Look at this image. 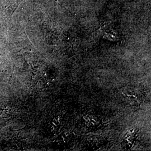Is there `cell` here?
<instances>
[{"mask_svg":"<svg viewBox=\"0 0 151 151\" xmlns=\"http://www.w3.org/2000/svg\"><path fill=\"white\" fill-rule=\"evenodd\" d=\"M84 121L87 126H96L99 124V120L95 116L89 115L84 117Z\"/></svg>","mask_w":151,"mask_h":151,"instance_id":"obj_1","label":"cell"}]
</instances>
